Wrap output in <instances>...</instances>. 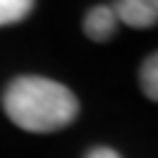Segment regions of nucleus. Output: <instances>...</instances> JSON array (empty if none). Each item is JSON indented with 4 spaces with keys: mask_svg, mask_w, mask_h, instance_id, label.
<instances>
[{
    "mask_svg": "<svg viewBox=\"0 0 158 158\" xmlns=\"http://www.w3.org/2000/svg\"><path fill=\"white\" fill-rule=\"evenodd\" d=\"M3 108L8 118L23 131L53 133L78 115V98L63 83L40 75H20L5 88Z\"/></svg>",
    "mask_w": 158,
    "mask_h": 158,
    "instance_id": "obj_1",
    "label": "nucleus"
},
{
    "mask_svg": "<svg viewBox=\"0 0 158 158\" xmlns=\"http://www.w3.org/2000/svg\"><path fill=\"white\" fill-rule=\"evenodd\" d=\"M113 13L128 28H151L158 23V0H118Z\"/></svg>",
    "mask_w": 158,
    "mask_h": 158,
    "instance_id": "obj_2",
    "label": "nucleus"
},
{
    "mask_svg": "<svg viewBox=\"0 0 158 158\" xmlns=\"http://www.w3.org/2000/svg\"><path fill=\"white\" fill-rule=\"evenodd\" d=\"M115 23L118 18L113 13V8L108 5H95L93 10H88L85 20H83V30L90 40H108L115 33Z\"/></svg>",
    "mask_w": 158,
    "mask_h": 158,
    "instance_id": "obj_3",
    "label": "nucleus"
},
{
    "mask_svg": "<svg viewBox=\"0 0 158 158\" xmlns=\"http://www.w3.org/2000/svg\"><path fill=\"white\" fill-rule=\"evenodd\" d=\"M33 10V0H0V28L20 23Z\"/></svg>",
    "mask_w": 158,
    "mask_h": 158,
    "instance_id": "obj_4",
    "label": "nucleus"
},
{
    "mask_svg": "<svg viewBox=\"0 0 158 158\" xmlns=\"http://www.w3.org/2000/svg\"><path fill=\"white\" fill-rule=\"evenodd\" d=\"M141 88L151 101H158V53L148 55L141 65Z\"/></svg>",
    "mask_w": 158,
    "mask_h": 158,
    "instance_id": "obj_5",
    "label": "nucleus"
},
{
    "mask_svg": "<svg viewBox=\"0 0 158 158\" xmlns=\"http://www.w3.org/2000/svg\"><path fill=\"white\" fill-rule=\"evenodd\" d=\"M85 158H121V156H118L113 148H93Z\"/></svg>",
    "mask_w": 158,
    "mask_h": 158,
    "instance_id": "obj_6",
    "label": "nucleus"
}]
</instances>
